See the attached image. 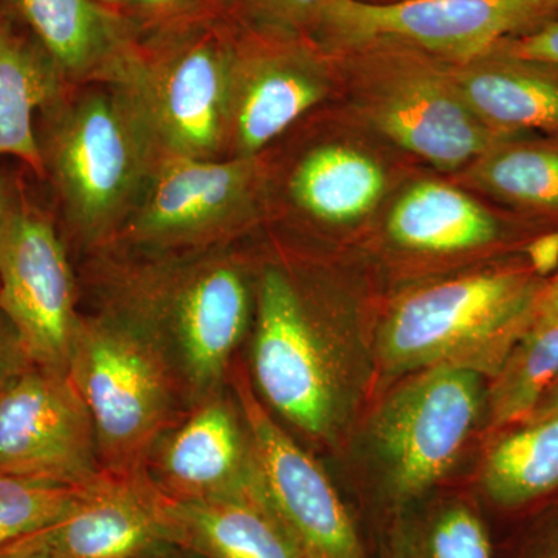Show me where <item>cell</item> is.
<instances>
[{
  "mask_svg": "<svg viewBox=\"0 0 558 558\" xmlns=\"http://www.w3.org/2000/svg\"><path fill=\"white\" fill-rule=\"evenodd\" d=\"M422 558H492L483 521L461 502L440 509L425 531Z\"/></svg>",
  "mask_w": 558,
  "mask_h": 558,
  "instance_id": "obj_28",
  "label": "cell"
},
{
  "mask_svg": "<svg viewBox=\"0 0 558 558\" xmlns=\"http://www.w3.org/2000/svg\"><path fill=\"white\" fill-rule=\"evenodd\" d=\"M325 95L299 38L238 32L231 69L227 157H256Z\"/></svg>",
  "mask_w": 558,
  "mask_h": 558,
  "instance_id": "obj_14",
  "label": "cell"
},
{
  "mask_svg": "<svg viewBox=\"0 0 558 558\" xmlns=\"http://www.w3.org/2000/svg\"><path fill=\"white\" fill-rule=\"evenodd\" d=\"M0 558H46L38 534L0 549Z\"/></svg>",
  "mask_w": 558,
  "mask_h": 558,
  "instance_id": "obj_34",
  "label": "cell"
},
{
  "mask_svg": "<svg viewBox=\"0 0 558 558\" xmlns=\"http://www.w3.org/2000/svg\"><path fill=\"white\" fill-rule=\"evenodd\" d=\"M527 558H558V524L538 539Z\"/></svg>",
  "mask_w": 558,
  "mask_h": 558,
  "instance_id": "obj_35",
  "label": "cell"
},
{
  "mask_svg": "<svg viewBox=\"0 0 558 558\" xmlns=\"http://www.w3.org/2000/svg\"><path fill=\"white\" fill-rule=\"evenodd\" d=\"M557 14L558 0H328L315 28L344 46L400 44L476 61Z\"/></svg>",
  "mask_w": 558,
  "mask_h": 558,
  "instance_id": "obj_8",
  "label": "cell"
},
{
  "mask_svg": "<svg viewBox=\"0 0 558 558\" xmlns=\"http://www.w3.org/2000/svg\"><path fill=\"white\" fill-rule=\"evenodd\" d=\"M31 33L70 86L102 83L137 36L119 11L97 0H0Z\"/></svg>",
  "mask_w": 558,
  "mask_h": 558,
  "instance_id": "obj_16",
  "label": "cell"
},
{
  "mask_svg": "<svg viewBox=\"0 0 558 558\" xmlns=\"http://www.w3.org/2000/svg\"><path fill=\"white\" fill-rule=\"evenodd\" d=\"M384 189V171L376 161L339 145L311 150L290 178L293 202L312 218L330 223L362 218Z\"/></svg>",
  "mask_w": 558,
  "mask_h": 558,
  "instance_id": "obj_22",
  "label": "cell"
},
{
  "mask_svg": "<svg viewBox=\"0 0 558 558\" xmlns=\"http://www.w3.org/2000/svg\"><path fill=\"white\" fill-rule=\"evenodd\" d=\"M38 140L73 240L89 253L109 247L161 157L138 110L112 84L72 86L40 113Z\"/></svg>",
  "mask_w": 558,
  "mask_h": 558,
  "instance_id": "obj_2",
  "label": "cell"
},
{
  "mask_svg": "<svg viewBox=\"0 0 558 558\" xmlns=\"http://www.w3.org/2000/svg\"><path fill=\"white\" fill-rule=\"evenodd\" d=\"M440 83L422 75L402 81L377 112L380 130L440 168L461 167L512 134L487 126Z\"/></svg>",
  "mask_w": 558,
  "mask_h": 558,
  "instance_id": "obj_17",
  "label": "cell"
},
{
  "mask_svg": "<svg viewBox=\"0 0 558 558\" xmlns=\"http://www.w3.org/2000/svg\"><path fill=\"white\" fill-rule=\"evenodd\" d=\"M97 432L69 374L33 365L0 398V475L89 486Z\"/></svg>",
  "mask_w": 558,
  "mask_h": 558,
  "instance_id": "obj_12",
  "label": "cell"
},
{
  "mask_svg": "<svg viewBox=\"0 0 558 558\" xmlns=\"http://www.w3.org/2000/svg\"><path fill=\"white\" fill-rule=\"evenodd\" d=\"M236 40L230 17L143 36L102 83L126 95L161 156L222 159Z\"/></svg>",
  "mask_w": 558,
  "mask_h": 558,
  "instance_id": "obj_5",
  "label": "cell"
},
{
  "mask_svg": "<svg viewBox=\"0 0 558 558\" xmlns=\"http://www.w3.org/2000/svg\"><path fill=\"white\" fill-rule=\"evenodd\" d=\"M68 374L94 421L102 472L142 470L153 444L190 410L159 341L100 304L80 312Z\"/></svg>",
  "mask_w": 558,
  "mask_h": 558,
  "instance_id": "obj_4",
  "label": "cell"
},
{
  "mask_svg": "<svg viewBox=\"0 0 558 558\" xmlns=\"http://www.w3.org/2000/svg\"><path fill=\"white\" fill-rule=\"evenodd\" d=\"M89 486L0 475V549L60 523L78 508Z\"/></svg>",
  "mask_w": 558,
  "mask_h": 558,
  "instance_id": "obj_26",
  "label": "cell"
},
{
  "mask_svg": "<svg viewBox=\"0 0 558 558\" xmlns=\"http://www.w3.org/2000/svg\"><path fill=\"white\" fill-rule=\"evenodd\" d=\"M32 365L20 332L0 310V398Z\"/></svg>",
  "mask_w": 558,
  "mask_h": 558,
  "instance_id": "obj_31",
  "label": "cell"
},
{
  "mask_svg": "<svg viewBox=\"0 0 558 558\" xmlns=\"http://www.w3.org/2000/svg\"><path fill=\"white\" fill-rule=\"evenodd\" d=\"M97 2L102 3V5L109 7V9L117 10L120 0H97Z\"/></svg>",
  "mask_w": 558,
  "mask_h": 558,
  "instance_id": "obj_39",
  "label": "cell"
},
{
  "mask_svg": "<svg viewBox=\"0 0 558 558\" xmlns=\"http://www.w3.org/2000/svg\"><path fill=\"white\" fill-rule=\"evenodd\" d=\"M259 172L258 156H161L137 207L106 248L174 253L222 247L252 216Z\"/></svg>",
  "mask_w": 558,
  "mask_h": 558,
  "instance_id": "obj_9",
  "label": "cell"
},
{
  "mask_svg": "<svg viewBox=\"0 0 558 558\" xmlns=\"http://www.w3.org/2000/svg\"><path fill=\"white\" fill-rule=\"evenodd\" d=\"M20 182V175L13 174L0 165V250H2L3 236H5Z\"/></svg>",
  "mask_w": 558,
  "mask_h": 558,
  "instance_id": "obj_33",
  "label": "cell"
},
{
  "mask_svg": "<svg viewBox=\"0 0 558 558\" xmlns=\"http://www.w3.org/2000/svg\"><path fill=\"white\" fill-rule=\"evenodd\" d=\"M494 61L458 81L459 97L487 126L502 132H558V65L513 57L495 47Z\"/></svg>",
  "mask_w": 558,
  "mask_h": 558,
  "instance_id": "obj_20",
  "label": "cell"
},
{
  "mask_svg": "<svg viewBox=\"0 0 558 558\" xmlns=\"http://www.w3.org/2000/svg\"><path fill=\"white\" fill-rule=\"evenodd\" d=\"M483 377L459 366H433L413 373L384 400L371 422V439L392 497H421L457 464L486 410Z\"/></svg>",
  "mask_w": 558,
  "mask_h": 558,
  "instance_id": "obj_7",
  "label": "cell"
},
{
  "mask_svg": "<svg viewBox=\"0 0 558 558\" xmlns=\"http://www.w3.org/2000/svg\"><path fill=\"white\" fill-rule=\"evenodd\" d=\"M497 47L523 60L558 65V21L545 22L534 31L502 40Z\"/></svg>",
  "mask_w": 558,
  "mask_h": 558,
  "instance_id": "obj_30",
  "label": "cell"
},
{
  "mask_svg": "<svg viewBox=\"0 0 558 558\" xmlns=\"http://www.w3.org/2000/svg\"><path fill=\"white\" fill-rule=\"evenodd\" d=\"M154 558H204L197 556V554L191 553V550L179 548V546H172V548L165 550Z\"/></svg>",
  "mask_w": 558,
  "mask_h": 558,
  "instance_id": "obj_38",
  "label": "cell"
},
{
  "mask_svg": "<svg viewBox=\"0 0 558 558\" xmlns=\"http://www.w3.org/2000/svg\"><path fill=\"white\" fill-rule=\"evenodd\" d=\"M172 545L204 558H306L264 497L174 501L165 497Z\"/></svg>",
  "mask_w": 558,
  "mask_h": 558,
  "instance_id": "obj_19",
  "label": "cell"
},
{
  "mask_svg": "<svg viewBox=\"0 0 558 558\" xmlns=\"http://www.w3.org/2000/svg\"><path fill=\"white\" fill-rule=\"evenodd\" d=\"M546 286L526 267L481 271L410 293L380 326L381 368L407 374L450 365L494 376L537 319Z\"/></svg>",
  "mask_w": 558,
  "mask_h": 558,
  "instance_id": "obj_3",
  "label": "cell"
},
{
  "mask_svg": "<svg viewBox=\"0 0 558 558\" xmlns=\"http://www.w3.org/2000/svg\"><path fill=\"white\" fill-rule=\"evenodd\" d=\"M253 323V388L264 405L310 439H332L347 414L343 352L282 267L260 271Z\"/></svg>",
  "mask_w": 558,
  "mask_h": 558,
  "instance_id": "obj_6",
  "label": "cell"
},
{
  "mask_svg": "<svg viewBox=\"0 0 558 558\" xmlns=\"http://www.w3.org/2000/svg\"><path fill=\"white\" fill-rule=\"evenodd\" d=\"M328 0H227L229 17L256 35L300 38L315 27Z\"/></svg>",
  "mask_w": 558,
  "mask_h": 558,
  "instance_id": "obj_27",
  "label": "cell"
},
{
  "mask_svg": "<svg viewBox=\"0 0 558 558\" xmlns=\"http://www.w3.org/2000/svg\"><path fill=\"white\" fill-rule=\"evenodd\" d=\"M558 411V380L557 384L554 385L553 388L549 389L548 395L542 399V402L538 403L537 409L534 410V413L529 416L527 421H537V418H543L546 416H550V414L557 413Z\"/></svg>",
  "mask_w": 558,
  "mask_h": 558,
  "instance_id": "obj_36",
  "label": "cell"
},
{
  "mask_svg": "<svg viewBox=\"0 0 558 558\" xmlns=\"http://www.w3.org/2000/svg\"><path fill=\"white\" fill-rule=\"evenodd\" d=\"M529 267L545 278L558 269V231L543 234L527 245Z\"/></svg>",
  "mask_w": 558,
  "mask_h": 558,
  "instance_id": "obj_32",
  "label": "cell"
},
{
  "mask_svg": "<svg viewBox=\"0 0 558 558\" xmlns=\"http://www.w3.org/2000/svg\"><path fill=\"white\" fill-rule=\"evenodd\" d=\"M392 240L418 252L451 253L498 240L499 220L462 191L439 182L411 186L388 220Z\"/></svg>",
  "mask_w": 558,
  "mask_h": 558,
  "instance_id": "obj_21",
  "label": "cell"
},
{
  "mask_svg": "<svg viewBox=\"0 0 558 558\" xmlns=\"http://www.w3.org/2000/svg\"><path fill=\"white\" fill-rule=\"evenodd\" d=\"M117 11L137 38L229 17L227 0H120Z\"/></svg>",
  "mask_w": 558,
  "mask_h": 558,
  "instance_id": "obj_29",
  "label": "cell"
},
{
  "mask_svg": "<svg viewBox=\"0 0 558 558\" xmlns=\"http://www.w3.org/2000/svg\"><path fill=\"white\" fill-rule=\"evenodd\" d=\"M558 380V315L538 314L492 376L486 411L492 427L523 424Z\"/></svg>",
  "mask_w": 558,
  "mask_h": 558,
  "instance_id": "obj_24",
  "label": "cell"
},
{
  "mask_svg": "<svg viewBox=\"0 0 558 558\" xmlns=\"http://www.w3.org/2000/svg\"><path fill=\"white\" fill-rule=\"evenodd\" d=\"M38 538L46 558H154L174 546L165 497L142 470L102 472L78 508Z\"/></svg>",
  "mask_w": 558,
  "mask_h": 558,
  "instance_id": "obj_15",
  "label": "cell"
},
{
  "mask_svg": "<svg viewBox=\"0 0 558 558\" xmlns=\"http://www.w3.org/2000/svg\"><path fill=\"white\" fill-rule=\"evenodd\" d=\"M142 472L174 501L264 497L247 421L231 387L191 407L165 429Z\"/></svg>",
  "mask_w": 558,
  "mask_h": 558,
  "instance_id": "obj_13",
  "label": "cell"
},
{
  "mask_svg": "<svg viewBox=\"0 0 558 558\" xmlns=\"http://www.w3.org/2000/svg\"><path fill=\"white\" fill-rule=\"evenodd\" d=\"M230 387L247 421L264 499L306 558H368L347 506L322 465L286 432L233 368Z\"/></svg>",
  "mask_w": 558,
  "mask_h": 558,
  "instance_id": "obj_11",
  "label": "cell"
},
{
  "mask_svg": "<svg viewBox=\"0 0 558 558\" xmlns=\"http://www.w3.org/2000/svg\"><path fill=\"white\" fill-rule=\"evenodd\" d=\"M92 255L98 304L153 333L190 409L229 387L256 300L247 271L223 245L174 253L105 248Z\"/></svg>",
  "mask_w": 558,
  "mask_h": 558,
  "instance_id": "obj_1",
  "label": "cell"
},
{
  "mask_svg": "<svg viewBox=\"0 0 558 558\" xmlns=\"http://www.w3.org/2000/svg\"><path fill=\"white\" fill-rule=\"evenodd\" d=\"M538 314L558 315V275L546 286Z\"/></svg>",
  "mask_w": 558,
  "mask_h": 558,
  "instance_id": "obj_37",
  "label": "cell"
},
{
  "mask_svg": "<svg viewBox=\"0 0 558 558\" xmlns=\"http://www.w3.org/2000/svg\"><path fill=\"white\" fill-rule=\"evenodd\" d=\"M484 186L502 199L539 211L558 213V148L508 146L495 150L478 168Z\"/></svg>",
  "mask_w": 558,
  "mask_h": 558,
  "instance_id": "obj_25",
  "label": "cell"
},
{
  "mask_svg": "<svg viewBox=\"0 0 558 558\" xmlns=\"http://www.w3.org/2000/svg\"><path fill=\"white\" fill-rule=\"evenodd\" d=\"M70 87L38 40L0 7V160H17L44 180L38 119Z\"/></svg>",
  "mask_w": 558,
  "mask_h": 558,
  "instance_id": "obj_18",
  "label": "cell"
},
{
  "mask_svg": "<svg viewBox=\"0 0 558 558\" xmlns=\"http://www.w3.org/2000/svg\"><path fill=\"white\" fill-rule=\"evenodd\" d=\"M24 185L21 179L0 250V310L35 365L68 374L78 282L57 222Z\"/></svg>",
  "mask_w": 558,
  "mask_h": 558,
  "instance_id": "obj_10",
  "label": "cell"
},
{
  "mask_svg": "<svg viewBox=\"0 0 558 558\" xmlns=\"http://www.w3.org/2000/svg\"><path fill=\"white\" fill-rule=\"evenodd\" d=\"M481 484L495 505L520 508L558 488V411L523 422L498 440L484 459Z\"/></svg>",
  "mask_w": 558,
  "mask_h": 558,
  "instance_id": "obj_23",
  "label": "cell"
}]
</instances>
